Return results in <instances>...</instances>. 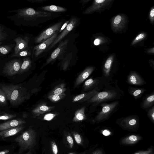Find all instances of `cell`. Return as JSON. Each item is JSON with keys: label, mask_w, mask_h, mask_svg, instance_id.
Masks as SVG:
<instances>
[{"label": "cell", "mask_w": 154, "mask_h": 154, "mask_svg": "<svg viewBox=\"0 0 154 154\" xmlns=\"http://www.w3.org/2000/svg\"><path fill=\"white\" fill-rule=\"evenodd\" d=\"M17 15L20 18H37L49 17L51 15L49 12L36 11L32 8L20 9L17 11Z\"/></svg>", "instance_id": "cell-3"}, {"label": "cell", "mask_w": 154, "mask_h": 154, "mask_svg": "<svg viewBox=\"0 0 154 154\" xmlns=\"http://www.w3.org/2000/svg\"><path fill=\"white\" fill-rule=\"evenodd\" d=\"M22 63L20 60L14 59L9 61L5 65L3 73L6 75L12 76L18 73Z\"/></svg>", "instance_id": "cell-5"}, {"label": "cell", "mask_w": 154, "mask_h": 154, "mask_svg": "<svg viewBox=\"0 0 154 154\" xmlns=\"http://www.w3.org/2000/svg\"><path fill=\"white\" fill-rule=\"evenodd\" d=\"M2 42H0V45L2 43Z\"/></svg>", "instance_id": "cell-49"}, {"label": "cell", "mask_w": 154, "mask_h": 154, "mask_svg": "<svg viewBox=\"0 0 154 154\" xmlns=\"http://www.w3.org/2000/svg\"><path fill=\"white\" fill-rule=\"evenodd\" d=\"M116 94L111 91H102L98 92L90 99L87 101V103H99L103 101L112 99L115 97Z\"/></svg>", "instance_id": "cell-6"}, {"label": "cell", "mask_w": 154, "mask_h": 154, "mask_svg": "<svg viewBox=\"0 0 154 154\" xmlns=\"http://www.w3.org/2000/svg\"><path fill=\"white\" fill-rule=\"evenodd\" d=\"M117 103V102H114L104 105L101 111L96 116V120L100 121L106 119Z\"/></svg>", "instance_id": "cell-9"}, {"label": "cell", "mask_w": 154, "mask_h": 154, "mask_svg": "<svg viewBox=\"0 0 154 154\" xmlns=\"http://www.w3.org/2000/svg\"><path fill=\"white\" fill-rule=\"evenodd\" d=\"M77 20L75 18H72L61 33L57 37L54 42L51 44L48 50H49L52 48L58 42L64 37L75 27L77 24Z\"/></svg>", "instance_id": "cell-7"}, {"label": "cell", "mask_w": 154, "mask_h": 154, "mask_svg": "<svg viewBox=\"0 0 154 154\" xmlns=\"http://www.w3.org/2000/svg\"><path fill=\"white\" fill-rule=\"evenodd\" d=\"M69 154H74L73 153H69Z\"/></svg>", "instance_id": "cell-50"}, {"label": "cell", "mask_w": 154, "mask_h": 154, "mask_svg": "<svg viewBox=\"0 0 154 154\" xmlns=\"http://www.w3.org/2000/svg\"><path fill=\"white\" fill-rule=\"evenodd\" d=\"M31 55V52L28 49H25L20 51L17 54L11 56V57H23Z\"/></svg>", "instance_id": "cell-29"}, {"label": "cell", "mask_w": 154, "mask_h": 154, "mask_svg": "<svg viewBox=\"0 0 154 154\" xmlns=\"http://www.w3.org/2000/svg\"><path fill=\"white\" fill-rule=\"evenodd\" d=\"M25 154H32V153L31 152H28V153H27Z\"/></svg>", "instance_id": "cell-48"}, {"label": "cell", "mask_w": 154, "mask_h": 154, "mask_svg": "<svg viewBox=\"0 0 154 154\" xmlns=\"http://www.w3.org/2000/svg\"><path fill=\"white\" fill-rule=\"evenodd\" d=\"M44 10L53 12H63L66 11V9L63 7L54 5H48L42 7Z\"/></svg>", "instance_id": "cell-20"}, {"label": "cell", "mask_w": 154, "mask_h": 154, "mask_svg": "<svg viewBox=\"0 0 154 154\" xmlns=\"http://www.w3.org/2000/svg\"><path fill=\"white\" fill-rule=\"evenodd\" d=\"M24 128V126L22 125L1 131L0 136L2 138H5L15 135Z\"/></svg>", "instance_id": "cell-16"}, {"label": "cell", "mask_w": 154, "mask_h": 154, "mask_svg": "<svg viewBox=\"0 0 154 154\" xmlns=\"http://www.w3.org/2000/svg\"><path fill=\"white\" fill-rule=\"evenodd\" d=\"M74 137L76 142L78 144H81L82 142V139L80 135L78 134H74Z\"/></svg>", "instance_id": "cell-36"}, {"label": "cell", "mask_w": 154, "mask_h": 154, "mask_svg": "<svg viewBox=\"0 0 154 154\" xmlns=\"http://www.w3.org/2000/svg\"><path fill=\"white\" fill-rule=\"evenodd\" d=\"M96 154H98V153H96Z\"/></svg>", "instance_id": "cell-52"}, {"label": "cell", "mask_w": 154, "mask_h": 154, "mask_svg": "<svg viewBox=\"0 0 154 154\" xmlns=\"http://www.w3.org/2000/svg\"><path fill=\"white\" fill-rule=\"evenodd\" d=\"M142 91L140 89H137L133 93V95L134 96H137L139 95L141 93Z\"/></svg>", "instance_id": "cell-41"}, {"label": "cell", "mask_w": 154, "mask_h": 154, "mask_svg": "<svg viewBox=\"0 0 154 154\" xmlns=\"http://www.w3.org/2000/svg\"><path fill=\"white\" fill-rule=\"evenodd\" d=\"M154 101V95H151L148 97L145 101L143 106L144 107H148L152 105Z\"/></svg>", "instance_id": "cell-28"}, {"label": "cell", "mask_w": 154, "mask_h": 154, "mask_svg": "<svg viewBox=\"0 0 154 154\" xmlns=\"http://www.w3.org/2000/svg\"><path fill=\"white\" fill-rule=\"evenodd\" d=\"M31 65V61L29 58L26 57L24 58L18 73L21 74L26 71L30 68Z\"/></svg>", "instance_id": "cell-19"}, {"label": "cell", "mask_w": 154, "mask_h": 154, "mask_svg": "<svg viewBox=\"0 0 154 154\" xmlns=\"http://www.w3.org/2000/svg\"><path fill=\"white\" fill-rule=\"evenodd\" d=\"M56 113H48L46 114L44 116L43 119L45 120L50 121L52 120L56 116Z\"/></svg>", "instance_id": "cell-34"}, {"label": "cell", "mask_w": 154, "mask_h": 154, "mask_svg": "<svg viewBox=\"0 0 154 154\" xmlns=\"http://www.w3.org/2000/svg\"><path fill=\"white\" fill-rule=\"evenodd\" d=\"M51 149L53 154H58V150L57 146L54 141L51 142Z\"/></svg>", "instance_id": "cell-35"}, {"label": "cell", "mask_w": 154, "mask_h": 154, "mask_svg": "<svg viewBox=\"0 0 154 154\" xmlns=\"http://www.w3.org/2000/svg\"><path fill=\"white\" fill-rule=\"evenodd\" d=\"M29 38L27 36L24 38L19 37L16 38L14 41L16 42L14 52L11 56L17 54L20 51L27 49L28 47Z\"/></svg>", "instance_id": "cell-10"}, {"label": "cell", "mask_w": 154, "mask_h": 154, "mask_svg": "<svg viewBox=\"0 0 154 154\" xmlns=\"http://www.w3.org/2000/svg\"><path fill=\"white\" fill-rule=\"evenodd\" d=\"M0 87L13 105H19L29 97L26 89L20 85L2 84Z\"/></svg>", "instance_id": "cell-1"}, {"label": "cell", "mask_w": 154, "mask_h": 154, "mask_svg": "<svg viewBox=\"0 0 154 154\" xmlns=\"http://www.w3.org/2000/svg\"><path fill=\"white\" fill-rule=\"evenodd\" d=\"M62 24V22H58L44 31L36 38L35 42L36 43L42 42L51 37L58 31Z\"/></svg>", "instance_id": "cell-4"}, {"label": "cell", "mask_w": 154, "mask_h": 154, "mask_svg": "<svg viewBox=\"0 0 154 154\" xmlns=\"http://www.w3.org/2000/svg\"><path fill=\"white\" fill-rule=\"evenodd\" d=\"M146 35L144 33H141L137 35L134 40L131 43L132 45H133L139 41L142 40L145 38Z\"/></svg>", "instance_id": "cell-32"}, {"label": "cell", "mask_w": 154, "mask_h": 154, "mask_svg": "<svg viewBox=\"0 0 154 154\" xmlns=\"http://www.w3.org/2000/svg\"><path fill=\"white\" fill-rule=\"evenodd\" d=\"M93 67H88L82 72L77 78L74 84L76 87L81 84L92 73L94 70Z\"/></svg>", "instance_id": "cell-15"}, {"label": "cell", "mask_w": 154, "mask_h": 154, "mask_svg": "<svg viewBox=\"0 0 154 154\" xmlns=\"http://www.w3.org/2000/svg\"><path fill=\"white\" fill-rule=\"evenodd\" d=\"M134 154H153L151 150L142 152H138Z\"/></svg>", "instance_id": "cell-38"}, {"label": "cell", "mask_w": 154, "mask_h": 154, "mask_svg": "<svg viewBox=\"0 0 154 154\" xmlns=\"http://www.w3.org/2000/svg\"><path fill=\"white\" fill-rule=\"evenodd\" d=\"M97 80L90 78L86 80L84 84V90L87 91L94 88L97 84Z\"/></svg>", "instance_id": "cell-22"}, {"label": "cell", "mask_w": 154, "mask_h": 154, "mask_svg": "<svg viewBox=\"0 0 154 154\" xmlns=\"http://www.w3.org/2000/svg\"><path fill=\"white\" fill-rule=\"evenodd\" d=\"M9 152L8 149H5L3 151H0V154H7Z\"/></svg>", "instance_id": "cell-46"}, {"label": "cell", "mask_w": 154, "mask_h": 154, "mask_svg": "<svg viewBox=\"0 0 154 154\" xmlns=\"http://www.w3.org/2000/svg\"><path fill=\"white\" fill-rule=\"evenodd\" d=\"M150 116L152 117V118L153 120V121H154V108H153V109H152V111H151L150 112Z\"/></svg>", "instance_id": "cell-47"}, {"label": "cell", "mask_w": 154, "mask_h": 154, "mask_svg": "<svg viewBox=\"0 0 154 154\" xmlns=\"http://www.w3.org/2000/svg\"><path fill=\"white\" fill-rule=\"evenodd\" d=\"M137 122L135 119H132L129 122V124L131 125H133L136 123Z\"/></svg>", "instance_id": "cell-42"}, {"label": "cell", "mask_w": 154, "mask_h": 154, "mask_svg": "<svg viewBox=\"0 0 154 154\" xmlns=\"http://www.w3.org/2000/svg\"><path fill=\"white\" fill-rule=\"evenodd\" d=\"M100 43V40L98 38L96 39L94 41V44L95 45H99Z\"/></svg>", "instance_id": "cell-44"}, {"label": "cell", "mask_w": 154, "mask_h": 154, "mask_svg": "<svg viewBox=\"0 0 154 154\" xmlns=\"http://www.w3.org/2000/svg\"><path fill=\"white\" fill-rule=\"evenodd\" d=\"M55 107L54 106H48L44 103H42L35 108L32 110V112L34 116L36 117L51 111Z\"/></svg>", "instance_id": "cell-14"}, {"label": "cell", "mask_w": 154, "mask_h": 154, "mask_svg": "<svg viewBox=\"0 0 154 154\" xmlns=\"http://www.w3.org/2000/svg\"><path fill=\"white\" fill-rule=\"evenodd\" d=\"M65 84L63 83L56 86L49 94L59 95L64 93L66 90Z\"/></svg>", "instance_id": "cell-21"}, {"label": "cell", "mask_w": 154, "mask_h": 154, "mask_svg": "<svg viewBox=\"0 0 154 154\" xmlns=\"http://www.w3.org/2000/svg\"><path fill=\"white\" fill-rule=\"evenodd\" d=\"M2 55V54L0 53V56H1Z\"/></svg>", "instance_id": "cell-51"}, {"label": "cell", "mask_w": 154, "mask_h": 154, "mask_svg": "<svg viewBox=\"0 0 154 154\" xmlns=\"http://www.w3.org/2000/svg\"><path fill=\"white\" fill-rule=\"evenodd\" d=\"M68 42V40H66L61 42L58 47L53 52L50 57L47 60L45 64H47L55 60L66 48Z\"/></svg>", "instance_id": "cell-13"}, {"label": "cell", "mask_w": 154, "mask_h": 154, "mask_svg": "<svg viewBox=\"0 0 154 154\" xmlns=\"http://www.w3.org/2000/svg\"><path fill=\"white\" fill-rule=\"evenodd\" d=\"M139 139V137L135 135H131L123 139L122 143L126 144H133L137 142Z\"/></svg>", "instance_id": "cell-23"}, {"label": "cell", "mask_w": 154, "mask_h": 154, "mask_svg": "<svg viewBox=\"0 0 154 154\" xmlns=\"http://www.w3.org/2000/svg\"><path fill=\"white\" fill-rule=\"evenodd\" d=\"M154 9L153 8H152L151 10L150 14H149V17L150 19L151 20V21L152 22H153L154 21Z\"/></svg>", "instance_id": "cell-39"}, {"label": "cell", "mask_w": 154, "mask_h": 154, "mask_svg": "<svg viewBox=\"0 0 154 154\" xmlns=\"http://www.w3.org/2000/svg\"><path fill=\"white\" fill-rule=\"evenodd\" d=\"M57 36V34L55 33L50 38L35 46L33 49L34 56L37 57L42 54L48 46L51 45Z\"/></svg>", "instance_id": "cell-8"}, {"label": "cell", "mask_w": 154, "mask_h": 154, "mask_svg": "<svg viewBox=\"0 0 154 154\" xmlns=\"http://www.w3.org/2000/svg\"><path fill=\"white\" fill-rule=\"evenodd\" d=\"M98 89L95 88L88 92L79 94L73 97L72 102L79 103L87 101L98 93Z\"/></svg>", "instance_id": "cell-12"}, {"label": "cell", "mask_w": 154, "mask_h": 154, "mask_svg": "<svg viewBox=\"0 0 154 154\" xmlns=\"http://www.w3.org/2000/svg\"><path fill=\"white\" fill-rule=\"evenodd\" d=\"M7 99L5 94L4 91L0 88V103L5 104L7 102Z\"/></svg>", "instance_id": "cell-30"}, {"label": "cell", "mask_w": 154, "mask_h": 154, "mask_svg": "<svg viewBox=\"0 0 154 154\" xmlns=\"http://www.w3.org/2000/svg\"><path fill=\"white\" fill-rule=\"evenodd\" d=\"M112 62V58L109 57L107 59L105 63L103 69V72L105 75L106 77H108L109 75Z\"/></svg>", "instance_id": "cell-24"}, {"label": "cell", "mask_w": 154, "mask_h": 154, "mask_svg": "<svg viewBox=\"0 0 154 154\" xmlns=\"http://www.w3.org/2000/svg\"><path fill=\"white\" fill-rule=\"evenodd\" d=\"M103 134L104 136H107L110 135V132L109 131L105 130L103 131Z\"/></svg>", "instance_id": "cell-45"}, {"label": "cell", "mask_w": 154, "mask_h": 154, "mask_svg": "<svg viewBox=\"0 0 154 154\" xmlns=\"http://www.w3.org/2000/svg\"><path fill=\"white\" fill-rule=\"evenodd\" d=\"M123 19V17L120 15H117L116 16L112 21L113 26L118 27L121 25Z\"/></svg>", "instance_id": "cell-27"}, {"label": "cell", "mask_w": 154, "mask_h": 154, "mask_svg": "<svg viewBox=\"0 0 154 154\" xmlns=\"http://www.w3.org/2000/svg\"><path fill=\"white\" fill-rule=\"evenodd\" d=\"M128 81L130 84L136 85H140L143 83L142 79L136 73L131 74L128 76Z\"/></svg>", "instance_id": "cell-18"}, {"label": "cell", "mask_w": 154, "mask_h": 154, "mask_svg": "<svg viewBox=\"0 0 154 154\" xmlns=\"http://www.w3.org/2000/svg\"><path fill=\"white\" fill-rule=\"evenodd\" d=\"M16 116L15 114H5L0 116V120H6L13 119Z\"/></svg>", "instance_id": "cell-31"}, {"label": "cell", "mask_w": 154, "mask_h": 154, "mask_svg": "<svg viewBox=\"0 0 154 154\" xmlns=\"http://www.w3.org/2000/svg\"><path fill=\"white\" fill-rule=\"evenodd\" d=\"M13 46V45L0 46V53L2 54H8L11 51Z\"/></svg>", "instance_id": "cell-26"}, {"label": "cell", "mask_w": 154, "mask_h": 154, "mask_svg": "<svg viewBox=\"0 0 154 154\" xmlns=\"http://www.w3.org/2000/svg\"><path fill=\"white\" fill-rule=\"evenodd\" d=\"M36 133L31 128L24 131L14 140L17 143L21 150H26L32 149L36 144Z\"/></svg>", "instance_id": "cell-2"}, {"label": "cell", "mask_w": 154, "mask_h": 154, "mask_svg": "<svg viewBox=\"0 0 154 154\" xmlns=\"http://www.w3.org/2000/svg\"><path fill=\"white\" fill-rule=\"evenodd\" d=\"M26 123V121L20 119L11 120L0 124V131H2Z\"/></svg>", "instance_id": "cell-11"}, {"label": "cell", "mask_w": 154, "mask_h": 154, "mask_svg": "<svg viewBox=\"0 0 154 154\" xmlns=\"http://www.w3.org/2000/svg\"><path fill=\"white\" fill-rule=\"evenodd\" d=\"M7 36L8 35L4 31L3 27L0 25V42H2L5 40Z\"/></svg>", "instance_id": "cell-33"}, {"label": "cell", "mask_w": 154, "mask_h": 154, "mask_svg": "<svg viewBox=\"0 0 154 154\" xmlns=\"http://www.w3.org/2000/svg\"><path fill=\"white\" fill-rule=\"evenodd\" d=\"M69 21L68 20L66 21L64 23L63 25L60 28V30L59 31V32H61L63 30H64L65 28L67 26V25H68V23L69 22Z\"/></svg>", "instance_id": "cell-40"}, {"label": "cell", "mask_w": 154, "mask_h": 154, "mask_svg": "<svg viewBox=\"0 0 154 154\" xmlns=\"http://www.w3.org/2000/svg\"><path fill=\"white\" fill-rule=\"evenodd\" d=\"M85 106H83L75 112L74 116L72 120L73 122H81L86 119L85 113Z\"/></svg>", "instance_id": "cell-17"}, {"label": "cell", "mask_w": 154, "mask_h": 154, "mask_svg": "<svg viewBox=\"0 0 154 154\" xmlns=\"http://www.w3.org/2000/svg\"><path fill=\"white\" fill-rule=\"evenodd\" d=\"M66 96V94L65 93L59 95L49 94L48 98L52 102L56 103L63 99Z\"/></svg>", "instance_id": "cell-25"}, {"label": "cell", "mask_w": 154, "mask_h": 154, "mask_svg": "<svg viewBox=\"0 0 154 154\" xmlns=\"http://www.w3.org/2000/svg\"><path fill=\"white\" fill-rule=\"evenodd\" d=\"M66 140L69 145L70 148H72L74 144L73 139L71 136L68 135L66 137Z\"/></svg>", "instance_id": "cell-37"}, {"label": "cell", "mask_w": 154, "mask_h": 154, "mask_svg": "<svg viewBox=\"0 0 154 154\" xmlns=\"http://www.w3.org/2000/svg\"><path fill=\"white\" fill-rule=\"evenodd\" d=\"M29 2H36V3H42V2H44L45 0H27Z\"/></svg>", "instance_id": "cell-43"}]
</instances>
